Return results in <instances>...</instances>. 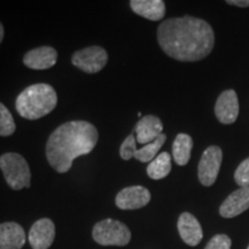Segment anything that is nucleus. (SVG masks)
I'll return each instance as SVG.
<instances>
[{
	"label": "nucleus",
	"instance_id": "f257e3e1",
	"mask_svg": "<svg viewBox=\"0 0 249 249\" xmlns=\"http://www.w3.org/2000/svg\"><path fill=\"white\" fill-rule=\"evenodd\" d=\"M161 50L179 61H198L208 57L214 45V34L207 21L193 17L165 20L157 29Z\"/></svg>",
	"mask_w": 249,
	"mask_h": 249
},
{
	"label": "nucleus",
	"instance_id": "f03ea898",
	"mask_svg": "<svg viewBox=\"0 0 249 249\" xmlns=\"http://www.w3.org/2000/svg\"><path fill=\"white\" fill-rule=\"evenodd\" d=\"M97 142L98 130L92 124L83 120L68 121L50 135L45 147L46 158L58 173H66L74 160L90 154Z\"/></svg>",
	"mask_w": 249,
	"mask_h": 249
},
{
	"label": "nucleus",
	"instance_id": "7ed1b4c3",
	"mask_svg": "<svg viewBox=\"0 0 249 249\" xmlns=\"http://www.w3.org/2000/svg\"><path fill=\"white\" fill-rule=\"evenodd\" d=\"M55 90L46 83H36L27 87L15 101L18 113L24 119L37 120L48 116L57 107Z\"/></svg>",
	"mask_w": 249,
	"mask_h": 249
},
{
	"label": "nucleus",
	"instance_id": "20e7f679",
	"mask_svg": "<svg viewBox=\"0 0 249 249\" xmlns=\"http://www.w3.org/2000/svg\"><path fill=\"white\" fill-rule=\"evenodd\" d=\"M0 170L7 185L13 191H21L30 187V167L23 156L18 152H6L0 156Z\"/></svg>",
	"mask_w": 249,
	"mask_h": 249
},
{
	"label": "nucleus",
	"instance_id": "39448f33",
	"mask_svg": "<svg viewBox=\"0 0 249 249\" xmlns=\"http://www.w3.org/2000/svg\"><path fill=\"white\" fill-rule=\"evenodd\" d=\"M92 238L98 245L124 247L129 244L132 233L124 223L107 218L93 226Z\"/></svg>",
	"mask_w": 249,
	"mask_h": 249
},
{
	"label": "nucleus",
	"instance_id": "423d86ee",
	"mask_svg": "<svg viewBox=\"0 0 249 249\" xmlns=\"http://www.w3.org/2000/svg\"><path fill=\"white\" fill-rule=\"evenodd\" d=\"M107 52L102 46L97 45L79 50L71 55V64L88 74H95L101 71L107 66Z\"/></svg>",
	"mask_w": 249,
	"mask_h": 249
},
{
	"label": "nucleus",
	"instance_id": "0eeeda50",
	"mask_svg": "<svg viewBox=\"0 0 249 249\" xmlns=\"http://www.w3.org/2000/svg\"><path fill=\"white\" fill-rule=\"evenodd\" d=\"M223 160L222 149L217 145L207 148L198 163V180L203 186H213L217 180Z\"/></svg>",
	"mask_w": 249,
	"mask_h": 249
},
{
	"label": "nucleus",
	"instance_id": "6e6552de",
	"mask_svg": "<svg viewBox=\"0 0 249 249\" xmlns=\"http://www.w3.org/2000/svg\"><path fill=\"white\" fill-rule=\"evenodd\" d=\"M150 200L151 194L145 187L130 186L118 193L116 205L121 210H136L145 207Z\"/></svg>",
	"mask_w": 249,
	"mask_h": 249
},
{
	"label": "nucleus",
	"instance_id": "1a4fd4ad",
	"mask_svg": "<svg viewBox=\"0 0 249 249\" xmlns=\"http://www.w3.org/2000/svg\"><path fill=\"white\" fill-rule=\"evenodd\" d=\"M54 236V223L49 218H42L31 226L28 239L33 249H49L53 244Z\"/></svg>",
	"mask_w": 249,
	"mask_h": 249
},
{
	"label": "nucleus",
	"instance_id": "9d476101",
	"mask_svg": "<svg viewBox=\"0 0 249 249\" xmlns=\"http://www.w3.org/2000/svg\"><path fill=\"white\" fill-rule=\"evenodd\" d=\"M214 113L224 124L234 123L239 116V101L234 90H225L220 93L214 105Z\"/></svg>",
	"mask_w": 249,
	"mask_h": 249
},
{
	"label": "nucleus",
	"instance_id": "9b49d317",
	"mask_svg": "<svg viewBox=\"0 0 249 249\" xmlns=\"http://www.w3.org/2000/svg\"><path fill=\"white\" fill-rule=\"evenodd\" d=\"M58 52L51 46H40L28 51L23 57V64L30 70L43 71L53 67L57 62Z\"/></svg>",
	"mask_w": 249,
	"mask_h": 249
},
{
	"label": "nucleus",
	"instance_id": "f8f14e48",
	"mask_svg": "<svg viewBox=\"0 0 249 249\" xmlns=\"http://www.w3.org/2000/svg\"><path fill=\"white\" fill-rule=\"evenodd\" d=\"M249 209V187H239L235 192L227 196L219 208L220 216L234 218Z\"/></svg>",
	"mask_w": 249,
	"mask_h": 249
},
{
	"label": "nucleus",
	"instance_id": "ddd939ff",
	"mask_svg": "<svg viewBox=\"0 0 249 249\" xmlns=\"http://www.w3.org/2000/svg\"><path fill=\"white\" fill-rule=\"evenodd\" d=\"M178 231L185 244L195 247L203 238V231L200 222L189 213L180 214L178 219Z\"/></svg>",
	"mask_w": 249,
	"mask_h": 249
},
{
	"label": "nucleus",
	"instance_id": "4468645a",
	"mask_svg": "<svg viewBox=\"0 0 249 249\" xmlns=\"http://www.w3.org/2000/svg\"><path fill=\"white\" fill-rule=\"evenodd\" d=\"M135 133L136 142L144 145L149 144L163 134V123L160 118L152 114L144 116L136 124Z\"/></svg>",
	"mask_w": 249,
	"mask_h": 249
},
{
	"label": "nucleus",
	"instance_id": "2eb2a0df",
	"mask_svg": "<svg viewBox=\"0 0 249 249\" xmlns=\"http://www.w3.org/2000/svg\"><path fill=\"white\" fill-rule=\"evenodd\" d=\"M26 244L23 227L14 222L0 224V249H21Z\"/></svg>",
	"mask_w": 249,
	"mask_h": 249
},
{
	"label": "nucleus",
	"instance_id": "dca6fc26",
	"mask_svg": "<svg viewBox=\"0 0 249 249\" xmlns=\"http://www.w3.org/2000/svg\"><path fill=\"white\" fill-rule=\"evenodd\" d=\"M130 8L135 14L150 21H160L165 17L163 0H132Z\"/></svg>",
	"mask_w": 249,
	"mask_h": 249
},
{
	"label": "nucleus",
	"instance_id": "f3484780",
	"mask_svg": "<svg viewBox=\"0 0 249 249\" xmlns=\"http://www.w3.org/2000/svg\"><path fill=\"white\" fill-rule=\"evenodd\" d=\"M193 149V139L188 134L180 133L173 142L172 156L173 160L179 166H185L191 160Z\"/></svg>",
	"mask_w": 249,
	"mask_h": 249
},
{
	"label": "nucleus",
	"instance_id": "a211bd4d",
	"mask_svg": "<svg viewBox=\"0 0 249 249\" xmlns=\"http://www.w3.org/2000/svg\"><path fill=\"white\" fill-rule=\"evenodd\" d=\"M171 160H172V158H171V155L169 152H160V154L148 165L147 173L149 178H151L152 180H160L169 176L171 169H172Z\"/></svg>",
	"mask_w": 249,
	"mask_h": 249
},
{
	"label": "nucleus",
	"instance_id": "6ab92c4d",
	"mask_svg": "<svg viewBox=\"0 0 249 249\" xmlns=\"http://www.w3.org/2000/svg\"><path fill=\"white\" fill-rule=\"evenodd\" d=\"M166 141V135L165 134H160L154 142L145 144L142 149H138L134 155V158L138 160L141 163H148V161H152L157 157V154L160 152V148L163 147V144Z\"/></svg>",
	"mask_w": 249,
	"mask_h": 249
},
{
	"label": "nucleus",
	"instance_id": "aec40b11",
	"mask_svg": "<svg viewBox=\"0 0 249 249\" xmlns=\"http://www.w3.org/2000/svg\"><path fill=\"white\" fill-rule=\"evenodd\" d=\"M17 129L14 118L7 107L0 103V136H11Z\"/></svg>",
	"mask_w": 249,
	"mask_h": 249
},
{
	"label": "nucleus",
	"instance_id": "412c9836",
	"mask_svg": "<svg viewBox=\"0 0 249 249\" xmlns=\"http://www.w3.org/2000/svg\"><path fill=\"white\" fill-rule=\"evenodd\" d=\"M136 138L134 134H130L128 138L123 142L120 147V157L123 158L124 160H129L134 158V155L138 149H136Z\"/></svg>",
	"mask_w": 249,
	"mask_h": 249
},
{
	"label": "nucleus",
	"instance_id": "4be33fe9",
	"mask_svg": "<svg viewBox=\"0 0 249 249\" xmlns=\"http://www.w3.org/2000/svg\"><path fill=\"white\" fill-rule=\"evenodd\" d=\"M234 180L239 187H249V158L239 165L234 173Z\"/></svg>",
	"mask_w": 249,
	"mask_h": 249
},
{
	"label": "nucleus",
	"instance_id": "5701e85b",
	"mask_svg": "<svg viewBox=\"0 0 249 249\" xmlns=\"http://www.w3.org/2000/svg\"><path fill=\"white\" fill-rule=\"evenodd\" d=\"M232 241L226 234H217L208 242L204 249H231Z\"/></svg>",
	"mask_w": 249,
	"mask_h": 249
},
{
	"label": "nucleus",
	"instance_id": "b1692460",
	"mask_svg": "<svg viewBox=\"0 0 249 249\" xmlns=\"http://www.w3.org/2000/svg\"><path fill=\"white\" fill-rule=\"evenodd\" d=\"M227 4L238 7H249V0H227Z\"/></svg>",
	"mask_w": 249,
	"mask_h": 249
},
{
	"label": "nucleus",
	"instance_id": "393cba45",
	"mask_svg": "<svg viewBox=\"0 0 249 249\" xmlns=\"http://www.w3.org/2000/svg\"><path fill=\"white\" fill-rule=\"evenodd\" d=\"M4 36H5V29H4V26H2V23L0 22V44H1L2 39H4Z\"/></svg>",
	"mask_w": 249,
	"mask_h": 249
},
{
	"label": "nucleus",
	"instance_id": "a878e982",
	"mask_svg": "<svg viewBox=\"0 0 249 249\" xmlns=\"http://www.w3.org/2000/svg\"><path fill=\"white\" fill-rule=\"evenodd\" d=\"M247 249H249V246H248V248H247Z\"/></svg>",
	"mask_w": 249,
	"mask_h": 249
}]
</instances>
